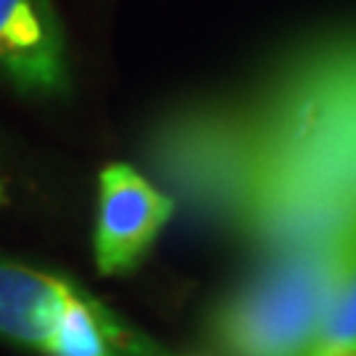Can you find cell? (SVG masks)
I'll return each instance as SVG.
<instances>
[{
  "label": "cell",
  "mask_w": 356,
  "mask_h": 356,
  "mask_svg": "<svg viewBox=\"0 0 356 356\" xmlns=\"http://www.w3.org/2000/svg\"><path fill=\"white\" fill-rule=\"evenodd\" d=\"M175 214V198L135 166L108 164L98 177V216L92 232L95 267L103 277L127 275L140 264Z\"/></svg>",
  "instance_id": "3"
},
{
  "label": "cell",
  "mask_w": 356,
  "mask_h": 356,
  "mask_svg": "<svg viewBox=\"0 0 356 356\" xmlns=\"http://www.w3.org/2000/svg\"><path fill=\"white\" fill-rule=\"evenodd\" d=\"M306 356H356V245Z\"/></svg>",
  "instance_id": "6"
},
{
  "label": "cell",
  "mask_w": 356,
  "mask_h": 356,
  "mask_svg": "<svg viewBox=\"0 0 356 356\" xmlns=\"http://www.w3.org/2000/svg\"><path fill=\"white\" fill-rule=\"evenodd\" d=\"M124 356H193V354H175V351L159 346L156 341H151L148 335H143V332L138 330V335L132 338V343H129V348L124 351Z\"/></svg>",
  "instance_id": "7"
},
{
  "label": "cell",
  "mask_w": 356,
  "mask_h": 356,
  "mask_svg": "<svg viewBox=\"0 0 356 356\" xmlns=\"http://www.w3.org/2000/svg\"><path fill=\"white\" fill-rule=\"evenodd\" d=\"M0 79L26 95L69 90L64 29L51 0H0Z\"/></svg>",
  "instance_id": "4"
},
{
  "label": "cell",
  "mask_w": 356,
  "mask_h": 356,
  "mask_svg": "<svg viewBox=\"0 0 356 356\" xmlns=\"http://www.w3.org/2000/svg\"><path fill=\"white\" fill-rule=\"evenodd\" d=\"M6 204V193H3V185H0V206Z\"/></svg>",
  "instance_id": "8"
},
{
  "label": "cell",
  "mask_w": 356,
  "mask_h": 356,
  "mask_svg": "<svg viewBox=\"0 0 356 356\" xmlns=\"http://www.w3.org/2000/svg\"><path fill=\"white\" fill-rule=\"evenodd\" d=\"M356 225L267 254L211 314V338L227 356H306L343 280Z\"/></svg>",
  "instance_id": "2"
},
{
  "label": "cell",
  "mask_w": 356,
  "mask_h": 356,
  "mask_svg": "<svg viewBox=\"0 0 356 356\" xmlns=\"http://www.w3.org/2000/svg\"><path fill=\"white\" fill-rule=\"evenodd\" d=\"M85 288L0 256V338L45 356Z\"/></svg>",
  "instance_id": "5"
},
{
  "label": "cell",
  "mask_w": 356,
  "mask_h": 356,
  "mask_svg": "<svg viewBox=\"0 0 356 356\" xmlns=\"http://www.w3.org/2000/svg\"><path fill=\"white\" fill-rule=\"evenodd\" d=\"M151 159L267 254L356 225V32L293 51L243 101L166 119Z\"/></svg>",
  "instance_id": "1"
}]
</instances>
